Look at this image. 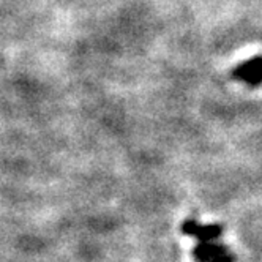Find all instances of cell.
I'll list each match as a JSON object with an SVG mask.
<instances>
[{
  "label": "cell",
  "instance_id": "6da1fadb",
  "mask_svg": "<svg viewBox=\"0 0 262 262\" xmlns=\"http://www.w3.org/2000/svg\"><path fill=\"white\" fill-rule=\"evenodd\" d=\"M196 262H234L232 253L223 245L215 242H199L193 251Z\"/></svg>",
  "mask_w": 262,
  "mask_h": 262
},
{
  "label": "cell",
  "instance_id": "7a4b0ae2",
  "mask_svg": "<svg viewBox=\"0 0 262 262\" xmlns=\"http://www.w3.org/2000/svg\"><path fill=\"white\" fill-rule=\"evenodd\" d=\"M182 231L186 235L198 238V242H215L221 235V228L218 224H201L194 220L185 221Z\"/></svg>",
  "mask_w": 262,
  "mask_h": 262
},
{
  "label": "cell",
  "instance_id": "3957f363",
  "mask_svg": "<svg viewBox=\"0 0 262 262\" xmlns=\"http://www.w3.org/2000/svg\"><path fill=\"white\" fill-rule=\"evenodd\" d=\"M235 79L248 85H257L262 82V57H254L248 62H243L234 70Z\"/></svg>",
  "mask_w": 262,
  "mask_h": 262
}]
</instances>
